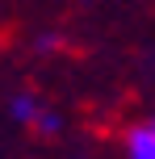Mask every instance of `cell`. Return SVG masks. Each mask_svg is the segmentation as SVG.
<instances>
[{"label":"cell","instance_id":"1","mask_svg":"<svg viewBox=\"0 0 155 159\" xmlns=\"http://www.w3.org/2000/svg\"><path fill=\"white\" fill-rule=\"evenodd\" d=\"M122 147H126V155H134V159H155V117L130 121V126L122 130Z\"/></svg>","mask_w":155,"mask_h":159}]
</instances>
